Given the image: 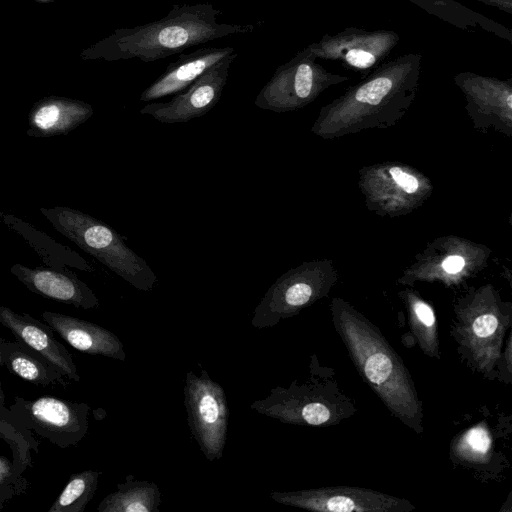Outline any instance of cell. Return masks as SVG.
Wrapping results in <instances>:
<instances>
[{"label":"cell","mask_w":512,"mask_h":512,"mask_svg":"<svg viewBox=\"0 0 512 512\" xmlns=\"http://www.w3.org/2000/svg\"><path fill=\"white\" fill-rule=\"evenodd\" d=\"M19 278L30 290L47 298L83 309L95 308L99 300L83 282L51 270L22 269Z\"/></svg>","instance_id":"cell-14"},{"label":"cell","mask_w":512,"mask_h":512,"mask_svg":"<svg viewBox=\"0 0 512 512\" xmlns=\"http://www.w3.org/2000/svg\"><path fill=\"white\" fill-rule=\"evenodd\" d=\"M0 324L9 329L17 340L38 352L68 380L79 382L81 377L72 355L53 336L52 329L29 314H20L0 305Z\"/></svg>","instance_id":"cell-9"},{"label":"cell","mask_w":512,"mask_h":512,"mask_svg":"<svg viewBox=\"0 0 512 512\" xmlns=\"http://www.w3.org/2000/svg\"><path fill=\"white\" fill-rule=\"evenodd\" d=\"M492 439L483 425H476L464 432L455 446L456 456L469 462L486 459L491 450Z\"/></svg>","instance_id":"cell-22"},{"label":"cell","mask_w":512,"mask_h":512,"mask_svg":"<svg viewBox=\"0 0 512 512\" xmlns=\"http://www.w3.org/2000/svg\"><path fill=\"white\" fill-rule=\"evenodd\" d=\"M275 502L318 512H409L415 506L399 497L361 487H321L269 494Z\"/></svg>","instance_id":"cell-7"},{"label":"cell","mask_w":512,"mask_h":512,"mask_svg":"<svg viewBox=\"0 0 512 512\" xmlns=\"http://www.w3.org/2000/svg\"><path fill=\"white\" fill-rule=\"evenodd\" d=\"M410 328L422 352L440 359L438 326L432 308L421 300L412 304Z\"/></svg>","instance_id":"cell-20"},{"label":"cell","mask_w":512,"mask_h":512,"mask_svg":"<svg viewBox=\"0 0 512 512\" xmlns=\"http://www.w3.org/2000/svg\"><path fill=\"white\" fill-rule=\"evenodd\" d=\"M235 52L233 47H201L188 54H180L165 71L140 95L141 101H152L186 89L205 71Z\"/></svg>","instance_id":"cell-12"},{"label":"cell","mask_w":512,"mask_h":512,"mask_svg":"<svg viewBox=\"0 0 512 512\" xmlns=\"http://www.w3.org/2000/svg\"><path fill=\"white\" fill-rule=\"evenodd\" d=\"M0 437L10 445L11 452L26 467H32V454L39 453V442L32 432L24 428L13 416L9 408L0 402Z\"/></svg>","instance_id":"cell-19"},{"label":"cell","mask_w":512,"mask_h":512,"mask_svg":"<svg viewBox=\"0 0 512 512\" xmlns=\"http://www.w3.org/2000/svg\"><path fill=\"white\" fill-rule=\"evenodd\" d=\"M50 214L60 232L136 289L148 292L157 285L158 278L148 263L108 225L67 208Z\"/></svg>","instance_id":"cell-3"},{"label":"cell","mask_w":512,"mask_h":512,"mask_svg":"<svg viewBox=\"0 0 512 512\" xmlns=\"http://www.w3.org/2000/svg\"><path fill=\"white\" fill-rule=\"evenodd\" d=\"M346 403L344 397H336V392L324 391V384L294 381L286 388L271 389L266 398L255 400L250 407L282 423L322 426L336 424L350 415L354 407L346 408Z\"/></svg>","instance_id":"cell-4"},{"label":"cell","mask_w":512,"mask_h":512,"mask_svg":"<svg viewBox=\"0 0 512 512\" xmlns=\"http://www.w3.org/2000/svg\"><path fill=\"white\" fill-rule=\"evenodd\" d=\"M3 340H4V338L0 337V345ZM1 365H2V359H1V347H0V366ZM4 400H5V394H4V391L2 388V382L0 380V402L4 404Z\"/></svg>","instance_id":"cell-27"},{"label":"cell","mask_w":512,"mask_h":512,"mask_svg":"<svg viewBox=\"0 0 512 512\" xmlns=\"http://www.w3.org/2000/svg\"><path fill=\"white\" fill-rule=\"evenodd\" d=\"M221 14L210 3L176 4L159 20L114 30L80 56L84 60L153 62L215 39L252 32L260 24L218 22Z\"/></svg>","instance_id":"cell-1"},{"label":"cell","mask_w":512,"mask_h":512,"mask_svg":"<svg viewBox=\"0 0 512 512\" xmlns=\"http://www.w3.org/2000/svg\"><path fill=\"white\" fill-rule=\"evenodd\" d=\"M236 57L235 51L205 71L171 100L147 104L140 109V113L166 124L184 123L205 115L220 100L230 65Z\"/></svg>","instance_id":"cell-8"},{"label":"cell","mask_w":512,"mask_h":512,"mask_svg":"<svg viewBox=\"0 0 512 512\" xmlns=\"http://www.w3.org/2000/svg\"><path fill=\"white\" fill-rule=\"evenodd\" d=\"M314 73L304 57L280 66L254 101L261 109L283 112L297 108L311 95Z\"/></svg>","instance_id":"cell-10"},{"label":"cell","mask_w":512,"mask_h":512,"mask_svg":"<svg viewBox=\"0 0 512 512\" xmlns=\"http://www.w3.org/2000/svg\"><path fill=\"white\" fill-rule=\"evenodd\" d=\"M346 60L352 66L358 68H368L374 64L375 57L370 52L351 49L346 54Z\"/></svg>","instance_id":"cell-25"},{"label":"cell","mask_w":512,"mask_h":512,"mask_svg":"<svg viewBox=\"0 0 512 512\" xmlns=\"http://www.w3.org/2000/svg\"><path fill=\"white\" fill-rule=\"evenodd\" d=\"M390 175L397 185L401 186L406 193H414L418 189V181L412 175L405 173L399 167H392Z\"/></svg>","instance_id":"cell-24"},{"label":"cell","mask_w":512,"mask_h":512,"mask_svg":"<svg viewBox=\"0 0 512 512\" xmlns=\"http://www.w3.org/2000/svg\"><path fill=\"white\" fill-rule=\"evenodd\" d=\"M184 405L188 426L203 455L213 461L223 456L227 441L229 406L223 387L202 368L186 373Z\"/></svg>","instance_id":"cell-5"},{"label":"cell","mask_w":512,"mask_h":512,"mask_svg":"<svg viewBox=\"0 0 512 512\" xmlns=\"http://www.w3.org/2000/svg\"><path fill=\"white\" fill-rule=\"evenodd\" d=\"M100 475L97 470L72 474L48 512H84L97 490Z\"/></svg>","instance_id":"cell-18"},{"label":"cell","mask_w":512,"mask_h":512,"mask_svg":"<svg viewBox=\"0 0 512 512\" xmlns=\"http://www.w3.org/2000/svg\"><path fill=\"white\" fill-rule=\"evenodd\" d=\"M465 261L461 256L453 255L447 257L443 263L442 268L445 272L454 274L462 270L464 267Z\"/></svg>","instance_id":"cell-26"},{"label":"cell","mask_w":512,"mask_h":512,"mask_svg":"<svg viewBox=\"0 0 512 512\" xmlns=\"http://www.w3.org/2000/svg\"><path fill=\"white\" fill-rule=\"evenodd\" d=\"M125 480L102 499L98 512H159L161 494L154 482L136 480L134 475Z\"/></svg>","instance_id":"cell-16"},{"label":"cell","mask_w":512,"mask_h":512,"mask_svg":"<svg viewBox=\"0 0 512 512\" xmlns=\"http://www.w3.org/2000/svg\"><path fill=\"white\" fill-rule=\"evenodd\" d=\"M2 365L11 373L41 387H65L67 378L38 352L23 342H1Z\"/></svg>","instance_id":"cell-15"},{"label":"cell","mask_w":512,"mask_h":512,"mask_svg":"<svg viewBox=\"0 0 512 512\" xmlns=\"http://www.w3.org/2000/svg\"><path fill=\"white\" fill-rule=\"evenodd\" d=\"M93 114L92 107L82 101L47 98L32 113V123L46 132L63 131L84 122Z\"/></svg>","instance_id":"cell-17"},{"label":"cell","mask_w":512,"mask_h":512,"mask_svg":"<svg viewBox=\"0 0 512 512\" xmlns=\"http://www.w3.org/2000/svg\"><path fill=\"white\" fill-rule=\"evenodd\" d=\"M27 468L13 453L11 458L0 454V511L27 492L29 482L24 476Z\"/></svg>","instance_id":"cell-21"},{"label":"cell","mask_w":512,"mask_h":512,"mask_svg":"<svg viewBox=\"0 0 512 512\" xmlns=\"http://www.w3.org/2000/svg\"><path fill=\"white\" fill-rule=\"evenodd\" d=\"M9 410L26 429L61 449L78 444L88 433L90 407L53 396L34 400L16 396Z\"/></svg>","instance_id":"cell-6"},{"label":"cell","mask_w":512,"mask_h":512,"mask_svg":"<svg viewBox=\"0 0 512 512\" xmlns=\"http://www.w3.org/2000/svg\"><path fill=\"white\" fill-rule=\"evenodd\" d=\"M392 87L389 78L379 77L362 86L356 93V100L361 103L376 105Z\"/></svg>","instance_id":"cell-23"},{"label":"cell","mask_w":512,"mask_h":512,"mask_svg":"<svg viewBox=\"0 0 512 512\" xmlns=\"http://www.w3.org/2000/svg\"><path fill=\"white\" fill-rule=\"evenodd\" d=\"M508 324L493 312H481L463 324H457V339L472 364L481 371L492 369L500 357Z\"/></svg>","instance_id":"cell-13"},{"label":"cell","mask_w":512,"mask_h":512,"mask_svg":"<svg viewBox=\"0 0 512 512\" xmlns=\"http://www.w3.org/2000/svg\"><path fill=\"white\" fill-rule=\"evenodd\" d=\"M44 322L65 342L76 350L125 361L126 353L121 340L110 330L87 320L58 312L44 311Z\"/></svg>","instance_id":"cell-11"},{"label":"cell","mask_w":512,"mask_h":512,"mask_svg":"<svg viewBox=\"0 0 512 512\" xmlns=\"http://www.w3.org/2000/svg\"><path fill=\"white\" fill-rule=\"evenodd\" d=\"M333 322L361 378L393 416L423 432V407L414 382L379 329L344 305L334 306Z\"/></svg>","instance_id":"cell-2"}]
</instances>
